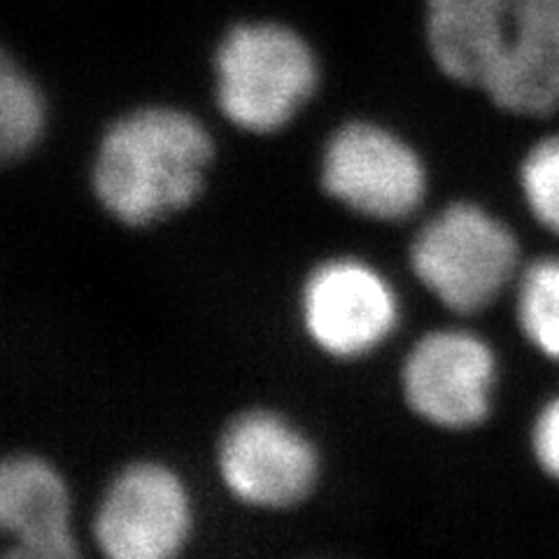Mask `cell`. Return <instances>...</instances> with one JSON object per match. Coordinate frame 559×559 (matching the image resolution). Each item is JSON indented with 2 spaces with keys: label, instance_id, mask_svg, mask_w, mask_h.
<instances>
[{
  "label": "cell",
  "instance_id": "1",
  "mask_svg": "<svg viewBox=\"0 0 559 559\" xmlns=\"http://www.w3.org/2000/svg\"><path fill=\"white\" fill-rule=\"evenodd\" d=\"M213 140L180 110L147 108L105 133L94 168L100 203L127 224H152L189 205L203 187Z\"/></svg>",
  "mask_w": 559,
  "mask_h": 559
},
{
  "label": "cell",
  "instance_id": "13",
  "mask_svg": "<svg viewBox=\"0 0 559 559\" xmlns=\"http://www.w3.org/2000/svg\"><path fill=\"white\" fill-rule=\"evenodd\" d=\"M518 318L540 353L559 359V259L538 261L524 273Z\"/></svg>",
  "mask_w": 559,
  "mask_h": 559
},
{
  "label": "cell",
  "instance_id": "3",
  "mask_svg": "<svg viewBox=\"0 0 559 559\" xmlns=\"http://www.w3.org/2000/svg\"><path fill=\"white\" fill-rule=\"evenodd\" d=\"M518 264V242L476 205H452L431 219L413 245L417 277L457 312L492 304Z\"/></svg>",
  "mask_w": 559,
  "mask_h": 559
},
{
  "label": "cell",
  "instance_id": "6",
  "mask_svg": "<svg viewBox=\"0 0 559 559\" xmlns=\"http://www.w3.org/2000/svg\"><path fill=\"white\" fill-rule=\"evenodd\" d=\"M189 524V497L178 476L159 464H135L105 495L96 538L117 559H164L185 546Z\"/></svg>",
  "mask_w": 559,
  "mask_h": 559
},
{
  "label": "cell",
  "instance_id": "14",
  "mask_svg": "<svg viewBox=\"0 0 559 559\" xmlns=\"http://www.w3.org/2000/svg\"><path fill=\"white\" fill-rule=\"evenodd\" d=\"M522 189L536 219L559 236V135L530 152L522 166Z\"/></svg>",
  "mask_w": 559,
  "mask_h": 559
},
{
  "label": "cell",
  "instance_id": "10",
  "mask_svg": "<svg viewBox=\"0 0 559 559\" xmlns=\"http://www.w3.org/2000/svg\"><path fill=\"white\" fill-rule=\"evenodd\" d=\"M70 499L61 476L38 457L0 462V534L22 557H73Z\"/></svg>",
  "mask_w": 559,
  "mask_h": 559
},
{
  "label": "cell",
  "instance_id": "2",
  "mask_svg": "<svg viewBox=\"0 0 559 559\" xmlns=\"http://www.w3.org/2000/svg\"><path fill=\"white\" fill-rule=\"evenodd\" d=\"M318 84L301 35L277 24H245L217 51V100L236 127L269 133L299 112Z\"/></svg>",
  "mask_w": 559,
  "mask_h": 559
},
{
  "label": "cell",
  "instance_id": "15",
  "mask_svg": "<svg viewBox=\"0 0 559 559\" xmlns=\"http://www.w3.org/2000/svg\"><path fill=\"white\" fill-rule=\"evenodd\" d=\"M534 452L538 464L559 480V399L538 415L534 427Z\"/></svg>",
  "mask_w": 559,
  "mask_h": 559
},
{
  "label": "cell",
  "instance_id": "5",
  "mask_svg": "<svg viewBox=\"0 0 559 559\" xmlns=\"http://www.w3.org/2000/svg\"><path fill=\"white\" fill-rule=\"evenodd\" d=\"M226 487L252 506L283 509L301 501L318 476L312 445L283 417L266 411L240 415L219 445Z\"/></svg>",
  "mask_w": 559,
  "mask_h": 559
},
{
  "label": "cell",
  "instance_id": "9",
  "mask_svg": "<svg viewBox=\"0 0 559 559\" xmlns=\"http://www.w3.org/2000/svg\"><path fill=\"white\" fill-rule=\"evenodd\" d=\"M483 90L515 115L540 117L559 108V0H515L503 49Z\"/></svg>",
  "mask_w": 559,
  "mask_h": 559
},
{
  "label": "cell",
  "instance_id": "7",
  "mask_svg": "<svg viewBox=\"0 0 559 559\" xmlns=\"http://www.w3.org/2000/svg\"><path fill=\"white\" fill-rule=\"evenodd\" d=\"M495 384V355L464 331L419 341L404 369V392L417 415L450 429L483 423Z\"/></svg>",
  "mask_w": 559,
  "mask_h": 559
},
{
  "label": "cell",
  "instance_id": "8",
  "mask_svg": "<svg viewBox=\"0 0 559 559\" xmlns=\"http://www.w3.org/2000/svg\"><path fill=\"white\" fill-rule=\"evenodd\" d=\"M396 318L394 292L361 261H329L308 277L304 322L312 341L331 355L369 353L390 336Z\"/></svg>",
  "mask_w": 559,
  "mask_h": 559
},
{
  "label": "cell",
  "instance_id": "12",
  "mask_svg": "<svg viewBox=\"0 0 559 559\" xmlns=\"http://www.w3.org/2000/svg\"><path fill=\"white\" fill-rule=\"evenodd\" d=\"M45 127V105L35 84L0 49V164L28 152Z\"/></svg>",
  "mask_w": 559,
  "mask_h": 559
},
{
  "label": "cell",
  "instance_id": "11",
  "mask_svg": "<svg viewBox=\"0 0 559 559\" xmlns=\"http://www.w3.org/2000/svg\"><path fill=\"white\" fill-rule=\"evenodd\" d=\"M431 55L443 73L468 86H480L495 68L515 0H427Z\"/></svg>",
  "mask_w": 559,
  "mask_h": 559
},
{
  "label": "cell",
  "instance_id": "4",
  "mask_svg": "<svg viewBox=\"0 0 559 559\" xmlns=\"http://www.w3.org/2000/svg\"><path fill=\"white\" fill-rule=\"evenodd\" d=\"M322 185L361 215L408 217L425 197V168L394 133L373 124L343 127L326 145Z\"/></svg>",
  "mask_w": 559,
  "mask_h": 559
}]
</instances>
